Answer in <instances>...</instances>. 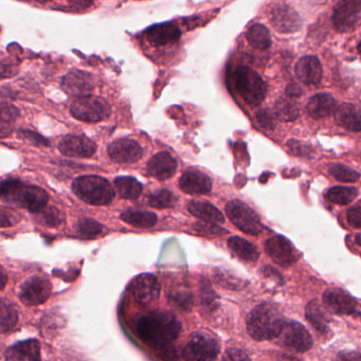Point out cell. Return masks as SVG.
Here are the masks:
<instances>
[{
  "label": "cell",
  "mask_w": 361,
  "mask_h": 361,
  "mask_svg": "<svg viewBox=\"0 0 361 361\" xmlns=\"http://www.w3.org/2000/svg\"><path fill=\"white\" fill-rule=\"evenodd\" d=\"M181 323L169 312H153L141 317L136 331L141 341L156 350L166 348L178 338Z\"/></svg>",
  "instance_id": "obj_1"
},
{
  "label": "cell",
  "mask_w": 361,
  "mask_h": 361,
  "mask_svg": "<svg viewBox=\"0 0 361 361\" xmlns=\"http://www.w3.org/2000/svg\"><path fill=\"white\" fill-rule=\"evenodd\" d=\"M285 319L278 306L272 303L259 304L247 318V331L257 341L278 338L284 325Z\"/></svg>",
  "instance_id": "obj_2"
},
{
  "label": "cell",
  "mask_w": 361,
  "mask_h": 361,
  "mask_svg": "<svg viewBox=\"0 0 361 361\" xmlns=\"http://www.w3.org/2000/svg\"><path fill=\"white\" fill-rule=\"evenodd\" d=\"M0 198L35 213L47 206L49 195L37 185H27L20 179H7L0 183Z\"/></svg>",
  "instance_id": "obj_3"
},
{
  "label": "cell",
  "mask_w": 361,
  "mask_h": 361,
  "mask_svg": "<svg viewBox=\"0 0 361 361\" xmlns=\"http://www.w3.org/2000/svg\"><path fill=\"white\" fill-rule=\"evenodd\" d=\"M73 191L80 200L92 206L111 204L115 198V191L109 181L96 175L75 179L73 183Z\"/></svg>",
  "instance_id": "obj_4"
},
{
  "label": "cell",
  "mask_w": 361,
  "mask_h": 361,
  "mask_svg": "<svg viewBox=\"0 0 361 361\" xmlns=\"http://www.w3.org/2000/svg\"><path fill=\"white\" fill-rule=\"evenodd\" d=\"M234 87L248 106H259L265 100L267 88L259 73L246 66L234 71Z\"/></svg>",
  "instance_id": "obj_5"
},
{
  "label": "cell",
  "mask_w": 361,
  "mask_h": 361,
  "mask_svg": "<svg viewBox=\"0 0 361 361\" xmlns=\"http://www.w3.org/2000/svg\"><path fill=\"white\" fill-rule=\"evenodd\" d=\"M71 114L80 121L97 123L106 120L111 116V107L104 99L86 94L73 101Z\"/></svg>",
  "instance_id": "obj_6"
},
{
  "label": "cell",
  "mask_w": 361,
  "mask_h": 361,
  "mask_svg": "<svg viewBox=\"0 0 361 361\" xmlns=\"http://www.w3.org/2000/svg\"><path fill=\"white\" fill-rule=\"evenodd\" d=\"M226 212L230 221L245 233L257 235L264 230L257 212L240 200H231L228 202Z\"/></svg>",
  "instance_id": "obj_7"
},
{
  "label": "cell",
  "mask_w": 361,
  "mask_h": 361,
  "mask_svg": "<svg viewBox=\"0 0 361 361\" xmlns=\"http://www.w3.org/2000/svg\"><path fill=\"white\" fill-rule=\"evenodd\" d=\"M221 352L219 342L204 331L193 334L185 348V357L192 360H213Z\"/></svg>",
  "instance_id": "obj_8"
},
{
  "label": "cell",
  "mask_w": 361,
  "mask_h": 361,
  "mask_svg": "<svg viewBox=\"0 0 361 361\" xmlns=\"http://www.w3.org/2000/svg\"><path fill=\"white\" fill-rule=\"evenodd\" d=\"M281 344L295 352L304 353L312 346V338L310 331L297 321L285 320L280 335Z\"/></svg>",
  "instance_id": "obj_9"
},
{
  "label": "cell",
  "mask_w": 361,
  "mask_h": 361,
  "mask_svg": "<svg viewBox=\"0 0 361 361\" xmlns=\"http://www.w3.org/2000/svg\"><path fill=\"white\" fill-rule=\"evenodd\" d=\"M52 285L43 276H32L20 286L18 297L20 301L28 306L41 305L51 295Z\"/></svg>",
  "instance_id": "obj_10"
},
{
  "label": "cell",
  "mask_w": 361,
  "mask_h": 361,
  "mask_svg": "<svg viewBox=\"0 0 361 361\" xmlns=\"http://www.w3.org/2000/svg\"><path fill=\"white\" fill-rule=\"evenodd\" d=\"M360 13V0H340L334 10V27L339 32H348L356 26Z\"/></svg>",
  "instance_id": "obj_11"
},
{
  "label": "cell",
  "mask_w": 361,
  "mask_h": 361,
  "mask_svg": "<svg viewBox=\"0 0 361 361\" xmlns=\"http://www.w3.org/2000/svg\"><path fill=\"white\" fill-rule=\"evenodd\" d=\"M267 255L283 267H288L299 259V253L290 242L282 235L269 238L265 244Z\"/></svg>",
  "instance_id": "obj_12"
},
{
  "label": "cell",
  "mask_w": 361,
  "mask_h": 361,
  "mask_svg": "<svg viewBox=\"0 0 361 361\" xmlns=\"http://www.w3.org/2000/svg\"><path fill=\"white\" fill-rule=\"evenodd\" d=\"M132 290L135 300L138 303L149 305L159 299L161 287L153 274H143L135 279Z\"/></svg>",
  "instance_id": "obj_13"
},
{
  "label": "cell",
  "mask_w": 361,
  "mask_h": 361,
  "mask_svg": "<svg viewBox=\"0 0 361 361\" xmlns=\"http://www.w3.org/2000/svg\"><path fill=\"white\" fill-rule=\"evenodd\" d=\"M322 301L324 307L333 314H353L356 310V300L340 288H329L325 290Z\"/></svg>",
  "instance_id": "obj_14"
},
{
  "label": "cell",
  "mask_w": 361,
  "mask_h": 361,
  "mask_svg": "<svg viewBox=\"0 0 361 361\" xmlns=\"http://www.w3.org/2000/svg\"><path fill=\"white\" fill-rule=\"evenodd\" d=\"M59 149L61 153L67 157L90 158L94 155L97 151V145L94 141L87 137L71 136L64 137L59 143Z\"/></svg>",
  "instance_id": "obj_15"
},
{
  "label": "cell",
  "mask_w": 361,
  "mask_h": 361,
  "mask_svg": "<svg viewBox=\"0 0 361 361\" xmlns=\"http://www.w3.org/2000/svg\"><path fill=\"white\" fill-rule=\"evenodd\" d=\"M109 155L118 164H134L142 157L143 149L137 141L122 138L109 145Z\"/></svg>",
  "instance_id": "obj_16"
},
{
  "label": "cell",
  "mask_w": 361,
  "mask_h": 361,
  "mask_svg": "<svg viewBox=\"0 0 361 361\" xmlns=\"http://www.w3.org/2000/svg\"><path fill=\"white\" fill-rule=\"evenodd\" d=\"M270 23L280 33L297 32L301 29L302 20L297 12L287 5H279L270 13Z\"/></svg>",
  "instance_id": "obj_17"
},
{
  "label": "cell",
  "mask_w": 361,
  "mask_h": 361,
  "mask_svg": "<svg viewBox=\"0 0 361 361\" xmlns=\"http://www.w3.org/2000/svg\"><path fill=\"white\" fill-rule=\"evenodd\" d=\"M61 85L64 92L71 96L82 97L94 90V80L90 73L75 69L63 78Z\"/></svg>",
  "instance_id": "obj_18"
},
{
  "label": "cell",
  "mask_w": 361,
  "mask_h": 361,
  "mask_svg": "<svg viewBox=\"0 0 361 361\" xmlns=\"http://www.w3.org/2000/svg\"><path fill=\"white\" fill-rule=\"evenodd\" d=\"M179 188L185 193L198 195L208 194L212 190V180L208 175L197 170H189L183 173L179 179Z\"/></svg>",
  "instance_id": "obj_19"
},
{
  "label": "cell",
  "mask_w": 361,
  "mask_h": 361,
  "mask_svg": "<svg viewBox=\"0 0 361 361\" xmlns=\"http://www.w3.org/2000/svg\"><path fill=\"white\" fill-rule=\"evenodd\" d=\"M147 171L158 180H166L176 173V159L168 152H160L151 158L147 164Z\"/></svg>",
  "instance_id": "obj_20"
},
{
  "label": "cell",
  "mask_w": 361,
  "mask_h": 361,
  "mask_svg": "<svg viewBox=\"0 0 361 361\" xmlns=\"http://www.w3.org/2000/svg\"><path fill=\"white\" fill-rule=\"evenodd\" d=\"M295 75L302 83L316 85L322 79L323 71L320 61L314 56L300 59L295 65Z\"/></svg>",
  "instance_id": "obj_21"
},
{
  "label": "cell",
  "mask_w": 361,
  "mask_h": 361,
  "mask_svg": "<svg viewBox=\"0 0 361 361\" xmlns=\"http://www.w3.org/2000/svg\"><path fill=\"white\" fill-rule=\"evenodd\" d=\"M147 39L153 46H166L175 44L181 37V31L172 23L156 25L147 31Z\"/></svg>",
  "instance_id": "obj_22"
},
{
  "label": "cell",
  "mask_w": 361,
  "mask_h": 361,
  "mask_svg": "<svg viewBox=\"0 0 361 361\" xmlns=\"http://www.w3.org/2000/svg\"><path fill=\"white\" fill-rule=\"evenodd\" d=\"M7 360H41V345L35 339L18 342L6 352Z\"/></svg>",
  "instance_id": "obj_23"
},
{
  "label": "cell",
  "mask_w": 361,
  "mask_h": 361,
  "mask_svg": "<svg viewBox=\"0 0 361 361\" xmlns=\"http://www.w3.org/2000/svg\"><path fill=\"white\" fill-rule=\"evenodd\" d=\"M335 111L336 123L350 132H360V111L356 105L343 103Z\"/></svg>",
  "instance_id": "obj_24"
},
{
  "label": "cell",
  "mask_w": 361,
  "mask_h": 361,
  "mask_svg": "<svg viewBox=\"0 0 361 361\" xmlns=\"http://www.w3.org/2000/svg\"><path fill=\"white\" fill-rule=\"evenodd\" d=\"M336 100L329 94H317L308 101L307 113L314 119L329 117L335 111Z\"/></svg>",
  "instance_id": "obj_25"
},
{
  "label": "cell",
  "mask_w": 361,
  "mask_h": 361,
  "mask_svg": "<svg viewBox=\"0 0 361 361\" xmlns=\"http://www.w3.org/2000/svg\"><path fill=\"white\" fill-rule=\"evenodd\" d=\"M189 212L194 216L198 217L204 221H209V223H224L225 217L223 213L213 206L210 202H191L189 204Z\"/></svg>",
  "instance_id": "obj_26"
},
{
  "label": "cell",
  "mask_w": 361,
  "mask_h": 361,
  "mask_svg": "<svg viewBox=\"0 0 361 361\" xmlns=\"http://www.w3.org/2000/svg\"><path fill=\"white\" fill-rule=\"evenodd\" d=\"M228 246L231 249L232 252L240 257L242 261L245 262H255L257 261L259 257V252L255 245L249 243L248 240L244 238H238V236H233L228 240Z\"/></svg>",
  "instance_id": "obj_27"
},
{
  "label": "cell",
  "mask_w": 361,
  "mask_h": 361,
  "mask_svg": "<svg viewBox=\"0 0 361 361\" xmlns=\"http://www.w3.org/2000/svg\"><path fill=\"white\" fill-rule=\"evenodd\" d=\"M305 314L308 322L312 325V327L318 333L326 335L329 329V318L326 316L322 307H321L319 302H317L316 300L310 302L308 305L306 306Z\"/></svg>",
  "instance_id": "obj_28"
},
{
  "label": "cell",
  "mask_w": 361,
  "mask_h": 361,
  "mask_svg": "<svg viewBox=\"0 0 361 361\" xmlns=\"http://www.w3.org/2000/svg\"><path fill=\"white\" fill-rule=\"evenodd\" d=\"M121 219L134 227L151 228L157 223V215L149 211L128 210L122 213Z\"/></svg>",
  "instance_id": "obj_29"
},
{
  "label": "cell",
  "mask_w": 361,
  "mask_h": 361,
  "mask_svg": "<svg viewBox=\"0 0 361 361\" xmlns=\"http://www.w3.org/2000/svg\"><path fill=\"white\" fill-rule=\"evenodd\" d=\"M115 185L119 195L126 200H137L142 193V185L134 177H118Z\"/></svg>",
  "instance_id": "obj_30"
},
{
  "label": "cell",
  "mask_w": 361,
  "mask_h": 361,
  "mask_svg": "<svg viewBox=\"0 0 361 361\" xmlns=\"http://www.w3.org/2000/svg\"><path fill=\"white\" fill-rule=\"evenodd\" d=\"M247 41L255 49L266 50L271 45L269 31L263 25H253L246 33Z\"/></svg>",
  "instance_id": "obj_31"
},
{
  "label": "cell",
  "mask_w": 361,
  "mask_h": 361,
  "mask_svg": "<svg viewBox=\"0 0 361 361\" xmlns=\"http://www.w3.org/2000/svg\"><path fill=\"white\" fill-rule=\"evenodd\" d=\"M274 113L280 121L291 122L299 118L300 109L290 99L280 98L274 104Z\"/></svg>",
  "instance_id": "obj_32"
},
{
  "label": "cell",
  "mask_w": 361,
  "mask_h": 361,
  "mask_svg": "<svg viewBox=\"0 0 361 361\" xmlns=\"http://www.w3.org/2000/svg\"><path fill=\"white\" fill-rule=\"evenodd\" d=\"M358 195V189L354 187H334L325 192V197L336 204H350Z\"/></svg>",
  "instance_id": "obj_33"
},
{
  "label": "cell",
  "mask_w": 361,
  "mask_h": 361,
  "mask_svg": "<svg viewBox=\"0 0 361 361\" xmlns=\"http://www.w3.org/2000/svg\"><path fill=\"white\" fill-rule=\"evenodd\" d=\"M35 213H37V221L45 227L56 228L62 225L65 221L64 213L56 207L45 206Z\"/></svg>",
  "instance_id": "obj_34"
},
{
  "label": "cell",
  "mask_w": 361,
  "mask_h": 361,
  "mask_svg": "<svg viewBox=\"0 0 361 361\" xmlns=\"http://www.w3.org/2000/svg\"><path fill=\"white\" fill-rule=\"evenodd\" d=\"M18 314L14 306L8 302L0 301V334L9 333L16 327Z\"/></svg>",
  "instance_id": "obj_35"
},
{
  "label": "cell",
  "mask_w": 361,
  "mask_h": 361,
  "mask_svg": "<svg viewBox=\"0 0 361 361\" xmlns=\"http://www.w3.org/2000/svg\"><path fill=\"white\" fill-rule=\"evenodd\" d=\"M103 231V226L92 219H81L77 225L78 235L84 240H94Z\"/></svg>",
  "instance_id": "obj_36"
},
{
  "label": "cell",
  "mask_w": 361,
  "mask_h": 361,
  "mask_svg": "<svg viewBox=\"0 0 361 361\" xmlns=\"http://www.w3.org/2000/svg\"><path fill=\"white\" fill-rule=\"evenodd\" d=\"M176 196L166 189L158 190L152 193L149 197V204L153 208H173L176 204Z\"/></svg>",
  "instance_id": "obj_37"
},
{
  "label": "cell",
  "mask_w": 361,
  "mask_h": 361,
  "mask_svg": "<svg viewBox=\"0 0 361 361\" xmlns=\"http://www.w3.org/2000/svg\"><path fill=\"white\" fill-rule=\"evenodd\" d=\"M329 173L333 175L334 178L341 183H356L360 178V174L358 172L344 164H333L329 168Z\"/></svg>",
  "instance_id": "obj_38"
},
{
  "label": "cell",
  "mask_w": 361,
  "mask_h": 361,
  "mask_svg": "<svg viewBox=\"0 0 361 361\" xmlns=\"http://www.w3.org/2000/svg\"><path fill=\"white\" fill-rule=\"evenodd\" d=\"M214 279L221 286L227 289H232V290H234V289L238 290V289H242L245 286L244 281L236 278L235 276L229 274L228 271H224V270H215Z\"/></svg>",
  "instance_id": "obj_39"
},
{
  "label": "cell",
  "mask_w": 361,
  "mask_h": 361,
  "mask_svg": "<svg viewBox=\"0 0 361 361\" xmlns=\"http://www.w3.org/2000/svg\"><path fill=\"white\" fill-rule=\"evenodd\" d=\"M20 116V111L10 103L0 102V121L13 124Z\"/></svg>",
  "instance_id": "obj_40"
},
{
  "label": "cell",
  "mask_w": 361,
  "mask_h": 361,
  "mask_svg": "<svg viewBox=\"0 0 361 361\" xmlns=\"http://www.w3.org/2000/svg\"><path fill=\"white\" fill-rule=\"evenodd\" d=\"M20 221V215L16 211L0 207V228L13 227Z\"/></svg>",
  "instance_id": "obj_41"
},
{
  "label": "cell",
  "mask_w": 361,
  "mask_h": 361,
  "mask_svg": "<svg viewBox=\"0 0 361 361\" xmlns=\"http://www.w3.org/2000/svg\"><path fill=\"white\" fill-rule=\"evenodd\" d=\"M20 137L28 141V142L32 143L33 145H37V147H48L49 145V141L47 139L44 138L37 133L32 132V130H20Z\"/></svg>",
  "instance_id": "obj_42"
},
{
  "label": "cell",
  "mask_w": 361,
  "mask_h": 361,
  "mask_svg": "<svg viewBox=\"0 0 361 361\" xmlns=\"http://www.w3.org/2000/svg\"><path fill=\"white\" fill-rule=\"evenodd\" d=\"M195 230L200 233L208 234V235H221L225 232H228L227 230L215 225V223H209V221L196 224Z\"/></svg>",
  "instance_id": "obj_43"
},
{
  "label": "cell",
  "mask_w": 361,
  "mask_h": 361,
  "mask_svg": "<svg viewBox=\"0 0 361 361\" xmlns=\"http://www.w3.org/2000/svg\"><path fill=\"white\" fill-rule=\"evenodd\" d=\"M257 121L265 130H274L276 128L274 116L267 109H261L257 113Z\"/></svg>",
  "instance_id": "obj_44"
},
{
  "label": "cell",
  "mask_w": 361,
  "mask_h": 361,
  "mask_svg": "<svg viewBox=\"0 0 361 361\" xmlns=\"http://www.w3.org/2000/svg\"><path fill=\"white\" fill-rule=\"evenodd\" d=\"M348 221L352 227L359 229L361 227V208L360 204H357L348 210Z\"/></svg>",
  "instance_id": "obj_45"
},
{
  "label": "cell",
  "mask_w": 361,
  "mask_h": 361,
  "mask_svg": "<svg viewBox=\"0 0 361 361\" xmlns=\"http://www.w3.org/2000/svg\"><path fill=\"white\" fill-rule=\"evenodd\" d=\"M18 68L16 65L9 62H1L0 61V80L9 79L18 75Z\"/></svg>",
  "instance_id": "obj_46"
},
{
  "label": "cell",
  "mask_w": 361,
  "mask_h": 361,
  "mask_svg": "<svg viewBox=\"0 0 361 361\" xmlns=\"http://www.w3.org/2000/svg\"><path fill=\"white\" fill-rule=\"evenodd\" d=\"M289 151L295 156H310V149L306 145L298 142L297 140H290L288 142Z\"/></svg>",
  "instance_id": "obj_47"
},
{
  "label": "cell",
  "mask_w": 361,
  "mask_h": 361,
  "mask_svg": "<svg viewBox=\"0 0 361 361\" xmlns=\"http://www.w3.org/2000/svg\"><path fill=\"white\" fill-rule=\"evenodd\" d=\"M67 1L75 9L85 10L90 8L96 0H67Z\"/></svg>",
  "instance_id": "obj_48"
},
{
  "label": "cell",
  "mask_w": 361,
  "mask_h": 361,
  "mask_svg": "<svg viewBox=\"0 0 361 361\" xmlns=\"http://www.w3.org/2000/svg\"><path fill=\"white\" fill-rule=\"evenodd\" d=\"M228 358L232 360H244V359H249V357L243 352L242 350L238 348H230L227 350Z\"/></svg>",
  "instance_id": "obj_49"
},
{
  "label": "cell",
  "mask_w": 361,
  "mask_h": 361,
  "mask_svg": "<svg viewBox=\"0 0 361 361\" xmlns=\"http://www.w3.org/2000/svg\"><path fill=\"white\" fill-rule=\"evenodd\" d=\"M12 130H13V124L0 121V138L9 136V135H11Z\"/></svg>",
  "instance_id": "obj_50"
},
{
  "label": "cell",
  "mask_w": 361,
  "mask_h": 361,
  "mask_svg": "<svg viewBox=\"0 0 361 361\" xmlns=\"http://www.w3.org/2000/svg\"><path fill=\"white\" fill-rule=\"evenodd\" d=\"M287 94L290 97H299L302 94V90L297 84H290L286 90Z\"/></svg>",
  "instance_id": "obj_51"
},
{
  "label": "cell",
  "mask_w": 361,
  "mask_h": 361,
  "mask_svg": "<svg viewBox=\"0 0 361 361\" xmlns=\"http://www.w3.org/2000/svg\"><path fill=\"white\" fill-rule=\"evenodd\" d=\"M7 274L4 271L3 268L0 267V290L5 288L6 284H7Z\"/></svg>",
  "instance_id": "obj_52"
},
{
  "label": "cell",
  "mask_w": 361,
  "mask_h": 361,
  "mask_svg": "<svg viewBox=\"0 0 361 361\" xmlns=\"http://www.w3.org/2000/svg\"><path fill=\"white\" fill-rule=\"evenodd\" d=\"M39 3H48V1H51V0H37Z\"/></svg>",
  "instance_id": "obj_53"
}]
</instances>
